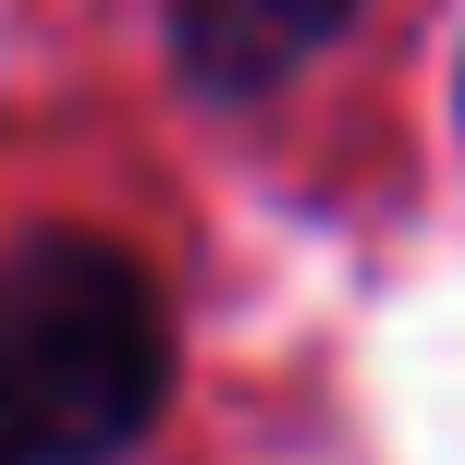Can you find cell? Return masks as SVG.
Here are the masks:
<instances>
[{
    "label": "cell",
    "mask_w": 465,
    "mask_h": 465,
    "mask_svg": "<svg viewBox=\"0 0 465 465\" xmlns=\"http://www.w3.org/2000/svg\"><path fill=\"white\" fill-rule=\"evenodd\" d=\"M172 404V294L135 245L37 221L0 245V465H123Z\"/></svg>",
    "instance_id": "cell-1"
},
{
    "label": "cell",
    "mask_w": 465,
    "mask_h": 465,
    "mask_svg": "<svg viewBox=\"0 0 465 465\" xmlns=\"http://www.w3.org/2000/svg\"><path fill=\"white\" fill-rule=\"evenodd\" d=\"M355 25V0H172V62L196 98H270Z\"/></svg>",
    "instance_id": "cell-2"
}]
</instances>
